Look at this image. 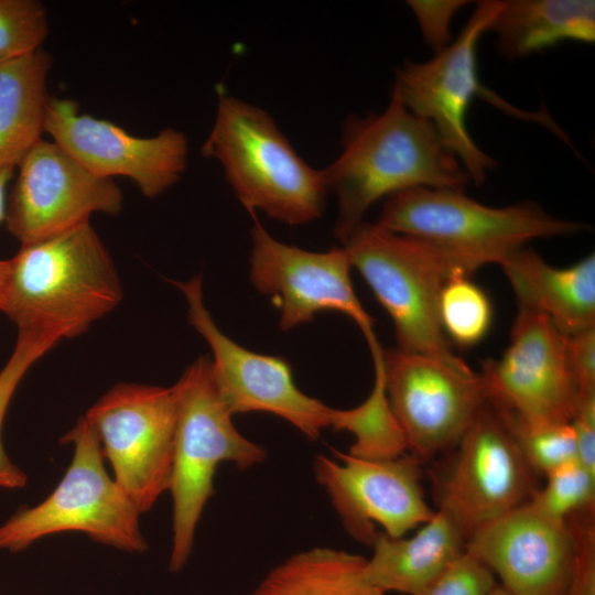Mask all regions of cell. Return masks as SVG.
I'll return each instance as SVG.
<instances>
[{"instance_id":"obj_1","label":"cell","mask_w":595,"mask_h":595,"mask_svg":"<svg viewBox=\"0 0 595 595\" xmlns=\"http://www.w3.org/2000/svg\"><path fill=\"white\" fill-rule=\"evenodd\" d=\"M322 172L337 199L334 235L339 241L381 198L412 187L465 192L470 183L434 126L411 112L392 89L381 112L345 119L342 151Z\"/></svg>"},{"instance_id":"obj_2","label":"cell","mask_w":595,"mask_h":595,"mask_svg":"<svg viewBox=\"0 0 595 595\" xmlns=\"http://www.w3.org/2000/svg\"><path fill=\"white\" fill-rule=\"evenodd\" d=\"M121 299L116 267L87 221L21 246L9 259L0 311L18 331L56 345L86 332Z\"/></svg>"},{"instance_id":"obj_3","label":"cell","mask_w":595,"mask_h":595,"mask_svg":"<svg viewBox=\"0 0 595 595\" xmlns=\"http://www.w3.org/2000/svg\"><path fill=\"white\" fill-rule=\"evenodd\" d=\"M376 224L426 244L468 277L484 266L502 264L534 239L589 229L586 224L553 216L532 202L493 207L465 192L435 187H412L390 195Z\"/></svg>"},{"instance_id":"obj_4","label":"cell","mask_w":595,"mask_h":595,"mask_svg":"<svg viewBox=\"0 0 595 595\" xmlns=\"http://www.w3.org/2000/svg\"><path fill=\"white\" fill-rule=\"evenodd\" d=\"M202 154L217 160L238 201L289 226L309 224L325 209L322 170L294 150L272 117L248 101L219 94Z\"/></svg>"},{"instance_id":"obj_5","label":"cell","mask_w":595,"mask_h":595,"mask_svg":"<svg viewBox=\"0 0 595 595\" xmlns=\"http://www.w3.org/2000/svg\"><path fill=\"white\" fill-rule=\"evenodd\" d=\"M176 422L169 491L172 496L170 570L180 572L193 550L195 531L214 495V476L224 462L247 469L262 463L266 450L234 425L212 375L210 359L197 358L173 385Z\"/></svg>"},{"instance_id":"obj_6","label":"cell","mask_w":595,"mask_h":595,"mask_svg":"<svg viewBox=\"0 0 595 595\" xmlns=\"http://www.w3.org/2000/svg\"><path fill=\"white\" fill-rule=\"evenodd\" d=\"M73 458L55 489L34 507L17 511L0 526V549L19 552L60 532L79 531L127 552H143L140 512L105 467L100 441L85 416L62 439Z\"/></svg>"},{"instance_id":"obj_7","label":"cell","mask_w":595,"mask_h":595,"mask_svg":"<svg viewBox=\"0 0 595 595\" xmlns=\"http://www.w3.org/2000/svg\"><path fill=\"white\" fill-rule=\"evenodd\" d=\"M340 242L390 315L399 349L458 358L439 317L441 290L458 271L426 244L378 224L361 221Z\"/></svg>"},{"instance_id":"obj_8","label":"cell","mask_w":595,"mask_h":595,"mask_svg":"<svg viewBox=\"0 0 595 595\" xmlns=\"http://www.w3.org/2000/svg\"><path fill=\"white\" fill-rule=\"evenodd\" d=\"M113 480L140 513L169 490L176 393L174 387L119 383L87 411Z\"/></svg>"},{"instance_id":"obj_9","label":"cell","mask_w":595,"mask_h":595,"mask_svg":"<svg viewBox=\"0 0 595 595\" xmlns=\"http://www.w3.org/2000/svg\"><path fill=\"white\" fill-rule=\"evenodd\" d=\"M501 7V0L477 2L459 35L425 62L407 61L396 71L392 90L414 115L430 121L444 145L458 159L475 185L485 183L497 161L473 140L467 113L484 94L477 46Z\"/></svg>"},{"instance_id":"obj_10","label":"cell","mask_w":595,"mask_h":595,"mask_svg":"<svg viewBox=\"0 0 595 595\" xmlns=\"http://www.w3.org/2000/svg\"><path fill=\"white\" fill-rule=\"evenodd\" d=\"M386 390L404 432L408 453L421 463L456 447L488 401L482 376L459 357L383 349Z\"/></svg>"},{"instance_id":"obj_11","label":"cell","mask_w":595,"mask_h":595,"mask_svg":"<svg viewBox=\"0 0 595 595\" xmlns=\"http://www.w3.org/2000/svg\"><path fill=\"white\" fill-rule=\"evenodd\" d=\"M173 284L186 299L191 325L210 347L213 379L231 414H274L316 441L329 428L333 408L296 386L286 359L251 351L226 336L204 304L202 277Z\"/></svg>"},{"instance_id":"obj_12","label":"cell","mask_w":595,"mask_h":595,"mask_svg":"<svg viewBox=\"0 0 595 595\" xmlns=\"http://www.w3.org/2000/svg\"><path fill=\"white\" fill-rule=\"evenodd\" d=\"M488 401L534 423H570L578 390L566 336L543 314L518 306L510 343L498 359L482 361Z\"/></svg>"},{"instance_id":"obj_13","label":"cell","mask_w":595,"mask_h":595,"mask_svg":"<svg viewBox=\"0 0 595 595\" xmlns=\"http://www.w3.org/2000/svg\"><path fill=\"white\" fill-rule=\"evenodd\" d=\"M332 454L314 457V476L343 528L356 541L371 547L378 533L376 524L391 538L403 537L434 515L421 486L422 463L410 453L383 461L335 448Z\"/></svg>"},{"instance_id":"obj_14","label":"cell","mask_w":595,"mask_h":595,"mask_svg":"<svg viewBox=\"0 0 595 595\" xmlns=\"http://www.w3.org/2000/svg\"><path fill=\"white\" fill-rule=\"evenodd\" d=\"M251 216L250 280L280 310L281 329L311 322L322 311H336L358 325L369 347L378 343L372 318L355 293L344 247L317 252L286 245Z\"/></svg>"},{"instance_id":"obj_15","label":"cell","mask_w":595,"mask_h":595,"mask_svg":"<svg viewBox=\"0 0 595 595\" xmlns=\"http://www.w3.org/2000/svg\"><path fill=\"white\" fill-rule=\"evenodd\" d=\"M17 167L4 224L21 246L87 223L94 213L116 215L122 207L121 190L111 178L94 175L53 141H39Z\"/></svg>"},{"instance_id":"obj_16","label":"cell","mask_w":595,"mask_h":595,"mask_svg":"<svg viewBox=\"0 0 595 595\" xmlns=\"http://www.w3.org/2000/svg\"><path fill=\"white\" fill-rule=\"evenodd\" d=\"M44 133L94 175L129 177L149 198L174 185L186 170L188 142L183 132L170 127L154 137H136L110 121L79 113L69 98H48Z\"/></svg>"},{"instance_id":"obj_17","label":"cell","mask_w":595,"mask_h":595,"mask_svg":"<svg viewBox=\"0 0 595 595\" xmlns=\"http://www.w3.org/2000/svg\"><path fill=\"white\" fill-rule=\"evenodd\" d=\"M439 507L468 538L477 528L529 501L531 470L495 408L487 401L458 444Z\"/></svg>"},{"instance_id":"obj_18","label":"cell","mask_w":595,"mask_h":595,"mask_svg":"<svg viewBox=\"0 0 595 595\" xmlns=\"http://www.w3.org/2000/svg\"><path fill=\"white\" fill-rule=\"evenodd\" d=\"M465 552L511 595H565L575 562L569 522L541 513L529 501L477 528Z\"/></svg>"},{"instance_id":"obj_19","label":"cell","mask_w":595,"mask_h":595,"mask_svg":"<svg viewBox=\"0 0 595 595\" xmlns=\"http://www.w3.org/2000/svg\"><path fill=\"white\" fill-rule=\"evenodd\" d=\"M518 306L545 315L571 336L595 327V253L558 268L523 248L500 264Z\"/></svg>"},{"instance_id":"obj_20","label":"cell","mask_w":595,"mask_h":595,"mask_svg":"<svg viewBox=\"0 0 595 595\" xmlns=\"http://www.w3.org/2000/svg\"><path fill=\"white\" fill-rule=\"evenodd\" d=\"M466 540L453 516L439 507L412 537L391 538L378 531L366 577L386 594L418 595L464 554Z\"/></svg>"},{"instance_id":"obj_21","label":"cell","mask_w":595,"mask_h":595,"mask_svg":"<svg viewBox=\"0 0 595 595\" xmlns=\"http://www.w3.org/2000/svg\"><path fill=\"white\" fill-rule=\"evenodd\" d=\"M508 60L523 58L563 42H595L593 0H501L489 25Z\"/></svg>"},{"instance_id":"obj_22","label":"cell","mask_w":595,"mask_h":595,"mask_svg":"<svg viewBox=\"0 0 595 595\" xmlns=\"http://www.w3.org/2000/svg\"><path fill=\"white\" fill-rule=\"evenodd\" d=\"M51 66L42 48L0 64V170L17 167L42 140Z\"/></svg>"},{"instance_id":"obj_23","label":"cell","mask_w":595,"mask_h":595,"mask_svg":"<svg viewBox=\"0 0 595 595\" xmlns=\"http://www.w3.org/2000/svg\"><path fill=\"white\" fill-rule=\"evenodd\" d=\"M367 559L314 547L274 566L248 595H386L366 577Z\"/></svg>"},{"instance_id":"obj_24","label":"cell","mask_w":595,"mask_h":595,"mask_svg":"<svg viewBox=\"0 0 595 595\" xmlns=\"http://www.w3.org/2000/svg\"><path fill=\"white\" fill-rule=\"evenodd\" d=\"M370 354L375 379L369 396L355 408H333L329 428L354 435L348 454L364 459H392L408 453V442L388 399L383 348H376Z\"/></svg>"},{"instance_id":"obj_25","label":"cell","mask_w":595,"mask_h":595,"mask_svg":"<svg viewBox=\"0 0 595 595\" xmlns=\"http://www.w3.org/2000/svg\"><path fill=\"white\" fill-rule=\"evenodd\" d=\"M439 317L448 340L469 347L479 343L488 333L493 322V305L486 292L470 277L455 272L441 290Z\"/></svg>"},{"instance_id":"obj_26","label":"cell","mask_w":595,"mask_h":595,"mask_svg":"<svg viewBox=\"0 0 595 595\" xmlns=\"http://www.w3.org/2000/svg\"><path fill=\"white\" fill-rule=\"evenodd\" d=\"M493 407L534 475L545 476L558 466L576 458L575 435L571 423L529 422Z\"/></svg>"},{"instance_id":"obj_27","label":"cell","mask_w":595,"mask_h":595,"mask_svg":"<svg viewBox=\"0 0 595 595\" xmlns=\"http://www.w3.org/2000/svg\"><path fill=\"white\" fill-rule=\"evenodd\" d=\"M543 488L534 490L529 502L541 513L561 521L595 510V474L576 458L545 475Z\"/></svg>"},{"instance_id":"obj_28","label":"cell","mask_w":595,"mask_h":595,"mask_svg":"<svg viewBox=\"0 0 595 595\" xmlns=\"http://www.w3.org/2000/svg\"><path fill=\"white\" fill-rule=\"evenodd\" d=\"M54 343L28 332H18V339L7 364L0 371V488L15 489L25 486L26 475L7 455L1 430L9 403L24 375Z\"/></svg>"},{"instance_id":"obj_29","label":"cell","mask_w":595,"mask_h":595,"mask_svg":"<svg viewBox=\"0 0 595 595\" xmlns=\"http://www.w3.org/2000/svg\"><path fill=\"white\" fill-rule=\"evenodd\" d=\"M47 33V13L41 2L0 0V64L36 52Z\"/></svg>"},{"instance_id":"obj_30","label":"cell","mask_w":595,"mask_h":595,"mask_svg":"<svg viewBox=\"0 0 595 595\" xmlns=\"http://www.w3.org/2000/svg\"><path fill=\"white\" fill-rule=\"evenodd\" d=\"M497 584L496 577L487 566L464 552L418 595H487Z\"/></svg>"},{"instance_id":"obj_31","label":"cell","mask_w":595,"mask_h":595,"mask_svg":"<svg viewBox=\"0 0 595 595\" xmlns=\"http://www.w3.org/2000/svg\"><path fill=\"white\" fill-rule=\"evenodd\" d=\"M575 544L573 574L565 595H595V510L567 519Z\"/></svg>"},{"instance_id":"obj_32","label":"cell","mask_w":595,"mask_h":595,"mask_svg":"<svg viewBox=\"0 0 595 595\" xmlns=\"http://www.w3.org/2000/svg\"><path fill=\"white\" fill-rule=\"evenodd\" d=\"M466 0H409L424 43L437 53L452 41L451 26L456 13L466 7Z\"/></svg>"},{"instance_id":"obj_33","label":"cell","mask_w":595,"mask_h":595,"mask_svg":"<svg viewBox=\"0 0 595 595\" xmlns=\"http://www.w3.org/2000/svg\"><path fill=\"white\" fill-rule=\"evenodd\" d=\"M578 398L595 394V327L566 336Z\"/></svg>"},{"instance_id":"obj_34","label":"cell","mask_w":595,"mask_h":595,"mask_svg":"<svg viewBox=\"0 0 595 595\" xmlns=\"http://www.w3.org/2000/svg\"><path fill=\"white\" fill-rule=\"evenodd\" d=\"M570 423L575 435L576 459L595 474V394L578 398Z\"/></svg>"},{"instance_id":"obj_35","label":"cell","mask_w":595,"mask_h":595,"mask_svg":"<svg viewBox=\"0 0 595 595\" xmlns=\"http://www.w3.org/2000/svg\"><path fill=\"white\" fill-rule=\"evenodd\" d=\"M15 167H4L0 170V224L4 223L7 199H8V186L12 177L14 176Z\"/></svg>"},{"instance_id":"obj_36","label":"cell","mask_w":595,"mask_h":595,"mask_svg":"<svg viewBox=\"0 0 595 595\" xmlns=\"http://www.w3.org/2000/svg\"><path fill=\"white\" fill-rule=\"evenodd\" d=\"M9 272V260L0 259V309L3 301L4 286Z\"/></svg>"},{"instance_id":"obj_37","label":"cell","mask_w":595,"mask_h":595,"mask_svg":"<svg viewBox=\"0 0 595 595\" xmlns=\"http://www.w3.org/2000/svg\"><path fill=\"white\" fill-rule=\"evenodd\" d=\"M487 595H511L506 589H504L499 584L494 587Z\"/></svg>"},{"instance_id":"obj_38","label":"cell","mask_w":595,"mask_h":595,"mask_svg":"<svg viewBox=\"0 0 595 595\" xmlns=\"http://www.w3.org/2000/svg\"><path fill=\"white\" fill-rule=\"evenodd\" d=\"M1 595V594H0Z\"/></svg>"}]
</instances>
